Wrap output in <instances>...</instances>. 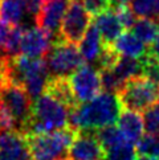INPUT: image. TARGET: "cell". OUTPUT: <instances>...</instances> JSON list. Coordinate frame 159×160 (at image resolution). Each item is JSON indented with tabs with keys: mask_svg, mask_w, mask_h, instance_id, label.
<instances>
[{
	"mask_svg": "<svg viewBox=\"0 0 159 160\" xmlns=\"http://www.w3.org/2000/svg\"><path fill=\"white\" fill-rule=\"evenodd\" d=\"M117 97L122 108L135 112L145 111L159 102V88L145 77H138L125 83Z\"/></svg>",
	"mask_w": 159,
	"mask_h": 160,
	"instance_id": "6",
	"label": "cell"
},
{
	"mask_svg": "<svg viewBox=\"0 0 159 160\" xmlns=\"http://www.w3.org/2000/svg\"><path fill=\"white\" fill-rule=\"evenodd\" d=\"M69 5V0H44L38 15L36 16V25L54 40L59 38V32L62 19Z\"/></svg>",
	"mask_w": 159,
	"mask_h": 160,
	"instance_id": "9",
	"label": "cell"
},
{
	"mask_svg": "<svg viewBox=\"0 0 159 160\" xmlns=\"http://www.w3.org/2000/svg\"><path fill=\"white\" fill-rule=\"evenodd\" d=\"M142 121L147 135H159V102L146 108Z\"/></svg>",
	"mask_w": 159,
	"mask_h": 160,
	"instance_id": "23",
	"label": "cell"
},
{
	"mask_svg": "<svg viewBox=\"0 0 159 160\" xmlns=\"http://www.w3.org/2000/svg\"><path fill=\"white\" fill-rule=\"evenodd\" d=\"M135 160H159V159H156V158H154V156H145V155H139V156H137V159Z\"/></svg>",
	"mask_w": 159,
	"mask_h": 160,
	"instance_id": "32",
	"label": "cell"
},
{
	"mask_svg": "<svg viewBox=\"0 0 159 160\" xmlns=\"http://www.w3.org/2000/svg\"><path fill=\"white\" fill-rule=\"evenodd\" d=\"M69 107L45 91L32 102L31 119L24 135L50 134L69 127Z\"/></svg>",
	"mask_w": 159,
	"mask_h": 160,
	"instance_id": "2",
	"label": "cell"
},
{
	"mask_svg": "<svg viewBox=\"0 0 159 160\" xmlns=\"http://www.w3.org/2000/svg\"><path fill=\"white\" fill-rule=\"evenodd\" d=\"M117 123H118V130L122 132L125 139L133 143L134 146H137L138 142L143 138L145 127H143V121H142V115L139 112L122 108Z\"/></svg>",
	"mask_w": 159,
	"mask_h": 160,
	"instance_id": "14",
	"label": "cell"
},
{
	"mask_svg": "<svg viewBox=\"0 0 159 160\" xmlns=\"http://www.w3.org/2000/svg\"><path fill=\"white\" fill-rule=\"evenodd\" d=\"M93 24L98 29L101 40L105 47H111L123 32L121 21L113 9H107L98 16H95Z\"/></svg>",
	"mask_w": 159,
	"mask_h": 160,
	"instance_id": "13",
	"label": "cell"
},
{
	"mask_svg": "<svg viewBox=\"0 0 159 160\" xmlns=\"http://www.w3.org/2000/svg\"><path fill=\"white\" fill-rule=\"evenodd\" d=\"M104 160H135L137 148L133 143L125 139L123 142L104 150Z\"/></svg>",
	"mask_w": 159,
	"mask_h": 160,
	"instance_id": "20",
	"label": "cell"
},
{
	"mask_svg": "<svg viewBox=\"0 0 159 160\" xmlns=\"http://www.w3.org/2000/svg\"><path fill=\"white\" fill-rule=\"evenodd\" d=\"M149 56L159 61V32H158L155 40H154V41H152V44H151V48H150V50H149Z\"/></svg>",
	"mask_w": 159,
	"mask_h": 160,
	"instance_id": "30",
	"label": "cell"
},
{
	"mask_svg": "<svg viewBox=\"0 0 159 160\" xmlns=\"http://www.w3.org/2000/svg\"><path fill=\"white\" fill-rule=\"evenodd\" d=\"M122 106L117 94L100 93L94 99L69 111V127L74 131H98L118 121Z\"/></svg>",
	"mask_w": 159,
	"mask_h": 160,
	"instance_id": "1",
	"label": "cell"
},
{
	"mask_svg": "<svg viewBox=\"0 0 159 160\" xmlns=\"http://www.w3.org/2000/svg\"><path fill=\"white\" fill-rule=\"evenodd\" d=\"M113 11H114L115 15L118 16V19H119V21H121L123 29H125V28H126V29H127V28L131 29V27L134 25V22L137 21V20H135L134 13L131 12V9H130L129 7H119L117 9H113Z\"/></svg>",
	"mask_w": 159,
	"mask_h": 160,
	"instance_id": "27",
	"label": "cell"
},
{
	"mask_svg": "<svg viewBox=\"0 0 159 160\" xmlns=\"http://www.w3.org/2000/svg\"><path fill=\"white\" fill-rule=\"evenodd\" d=\"M110 69L117 76L119 81L125 85L126 82L131 81L134 78L142 77V69H143V66H142V60L118 56L115 64Z\"/></svg>",
	"mask_w": 159,
	"mask_h": 160,
	"instance_id": "17",
	"label": "cell"
},
{
	"mask_svg": "<svg viewBox=\"0 0 159 160\" xmlns=\"http://www.w3.org/2000/svg\"><path fill=\"white\" fill-rule=\"evenodd\" d=\"M92 16L85 9L81 0H69V5L62 19L59 38L62 41L77 45L89 29Z\"/></svg>",
	"mask_w": 159,
	"mask_h": 160,
	"instance_id": "7",
	"label": "cell"
},
{
	"mask_svg": "<svg viewBox=\"0 0 159 160\" xmlns=\"http://www.w3.org/2000/svg\"><path fill=\"white\" fill-rule=\"evenodd\" d=\"M12 28L13 27H8V25H5L4 22L0 21V56H2L3 49L5 47V44H7V40L9 37V33L12 31Z\"/></svg>",
	"mask_w": 159,
	"mask_h": 160,
	"instance_id": "29",
	"label": "cell"
},
{
	"mask_svg": "<svg viewBox=\"0 0 159 160\" xmlns=\"http://www.w3.org/2000/svg\"><path fill=\"white\" fill-rule=\"evenodd\" d=\"M68 81L78 105L94 99L102 89L98 69L88 64L82 65L78 70H76L68 78Z\"/></svg>",
	"mask_w": 159,
	"mask_h": 160,
	"instance_id": "8",
	"label": "cell"
},
{
	"mask_svg": "<svg viewBox=\"0 0 159 160\" xmlns=\"http://www.w3.org/2000/svg\"><path fill=\"white\" fill-rule=\"evenodd\" d=\"M0 107L13 119L16 131L24 135L32 112V99L25 89L11 81L0 86Z\"/></svg>",
	"mask_w": 159,
	"mask_h": 160,
	"instance_id": "4",
	"label": "cell"
},
{
	"mask_svg": "<svg viewBox=\"0 0 159 160\" xmlns=\"http://www.w3.org/2000/svg\"><path fill=\"white\" fill-rule=\"evenodd\" d=\"M25 9L21 0H0V21L8 27H19Z\"/></svg>",
	"mask_w": 159,
	"mask_h": 160,
	"instance_id": "18",
	"label": "cell"
},
{
	"mask_svg": "<svg viewBox=\"0 0 159 160\" xmlns=\"http://www.w3.org/2000/svg\"><path fill=\"white\" fill-rule=\"evenodd\" d=\"M49 78H68L84 64L76 45L54 40L44 57Z\"/></svg>",
	"mask_w": 159,
	"mask_h": 160,
	"instance_id": "5",
	"label": "cell"
},
{
	"mask_svg": "<svg viewBox=\"0 0 159 160\" xmlns=\"http://www.w3.org/2000/svg\"><path fill=\"white\" fill-rule=\"evenodd\" d=\"M131 0H110V9H117L119 7H127Z\"/></svg>",
	"mask_w": 159,
	"mask_h": 160,
	"instance_id": "31",
	"label": "cell"
},
{
	"mask_svg": "<svg viewBox=\"0 0 159 160\" xmlns=\"http://www.w3.org/2000/svg\"><path fill=\"white\" fill-rule=\"evenodd\" d=\"M111 49L118 56L129 57V58H135V60H143L149 54L147 47L143 42H141L131 32L122 33L114 41V44L111 45Z\"/></svg>",
	"mask_w": 159,
	"mask_h": 160,
	"instance_id": "16",
	"label": "cell"
},
{
	"mask_svg": "<svg viewBox=\"0 0 159 160\" xmlns=\"http://www.w3.org/2000/svg\"><path fill=\"white\" fill-rule=\"evenodd\" d=\"M0 160H33L25 136L16 131L0 134Z\"/></svg>",
	"mask_w": 159,
	"mask_h": 160,
	"instance_id": "12",
	"label": "cell"
},
{
	"mask_svg": "<svg viewBox=\"0 0 159 160\" xmlns=\"http://www.w3.org/2000/svg\"><path fill=\"white\" fill-rule=\"evenodd\" d=\"M77 131L70 127L50 134L24 135L33 160H62L68 158V150Z\"/></svg>",
	"mask_w": 159,
	"mask_h": 160,
	"instance_id": "3",
	"label": "cell"
},
{
	"mask_svg": "<svg viewBox=\"0 0 159 160\" xmlns=\"http://www.w3.org/2000/svg\"><path fill=\"white\" fill-rule=\"evenodd\" d=\"M95 135H97L98 142L101 143L102 150L110 148L125 140V136L115 126H107V127L101 128L98 131H95Z\"/></svg>",
	"mask_w": 159,
	"mask_h": 160,
	"instance_id": "22",
	"label": "cell"
},
{
	"mask_svg": "<svg viewBox=\"0 0 159 160\" xmlns=\"http://www.w3.org/2000/svg\"><path fill=\"white\" fill-rule=\"evenodd\" d=\"M52 42L53 38L37 27L25 29L21 37L20 54L29 58H44Z\"/></svg>",
	"mask_w": 159,
	"mask_h": 160,
	"instance_id": "11",
	"label": "cell"
},
{
	"mask_svg": "<svg viewBox=\"0 0 159 160\" xmlns=\"http://www.w3.org/2000/svg\"><path fill=\"white\" fill-rule=\"evenodd\" d=\"M130 9L134 16L159 22V0H131Z\"/></svg>",
	"mask_w": 159,
	"mask_h": 160,
	"instance_id": "21",
	"label": "cell"
},
{
	"mask_svg": "<svg viewBox=\"0 0 159 160\" xmlns=\"http://www.w3.org/2000/svg\"><path fill=\"white\" fill-rule=\"evenodd\" d=\"M142 66H143L142 77L149 79L150 82H152L159 88V61L147 54L146 58L142 60Z\"/></svg>",
	"mask_w": 159,
	"mask_h": 160,
	"instance_id": "25",
	"label": "cell"
},
{
	"mask_svg": "<svg viewBox=\"0 0 159 160\" xmlns=\"http://www.w3.org/2000/svg\"><path fill=\"white\" fill-rule=\"evenodd\" d=\"M104 49L105 45L101 40L98 29L95 28L94 24H90L89 29L86 31L81 42H80L78 52L81 54L82 61H86L88 65H92L94 62L98 64L101 56L104 53Z\"/></svg>",
	"mask_w": 159,
	"mask_h": 160,
	"instance_id": "15",
	"label": "cell"
},
{
	"mask_svg": "<svg viewBox=\"0 0 159 160\" xmlns=\"http://www.w3.org/2000/svg\"><path fill=\"white\" fill-rule=\"evenodd\" d=\"M137 153L159 159V135H146L137 144Z\"/></svg>",
	"mask_w": 159,
	"mask_h": 160,
	"instance_id": "24",
	"label": "cell"
},
{
	"mask_svg": "<svg viewBox=\"0 0 159 160\" xmlns=\"http://www.w3.org/2000/svg\"><path fill=\"white\" fill-rule=\"evenodd\" d=\"M2 58H3V57H0V86H2V83H3V72H2Z\"/></svg>",
	"mask_w": 159,
	"mask_h": 160,
	"instance_id": "33",
	"label": "cell"
},
{
	"mask_svg": "<svg viewBox=\"0 0 159 160\" xmlns=\"http://www.w3.org/2000/svg\"><path fill=\"white\" fill-rule=\"evenodd\" d=\"M21 3H23V7H24L25 12L32 15L36 19V16L38 15L40 9H41L44 0H21Z\"/></svg>",
	"mask_w": 159,
	"mask_h": 160,
	"instance_id": "28",
	"label": "cell"
},
{
	"mask_svg": "<svg viewBox=\"0 0 159 160\" xmlns=\"http://www.w3.org/2000/svg\"><path fill=\"white\" fill-rule=\"evenodd\" d=\"M62 160H69V159H68V158H65V159H62Z\"/></svg>",
	"mask_w": 159,
	"mask_h": 160,
	"instance_id": "34",
	"label": "cell"
},
{
	"mask_svg": "<svg viewBox=\"0 0 159 160\" xmlns=\"http://www.w3.org/2000/svg\"><path fill=\"white\" fill-rule=\"evenodd\" d=\"M159 32V22L150 19H139L131 27V33L145 45H150Z\"/></svg>",
	"mask_w": 159,
	"mask_h": 160,
	"instance_id": "19",
	"label": "cell"
},
{
	"mask_svg": "<svg viewBox=\"0 0 159 160\" xmlns=\"http://www.w3.org/2000/svg\"><path fill=\"white\" fill-rule=\"evenodd\" d=\"M85 9L90 16H98L100 13L110 9V0H81Z\"/></svg>",
	"mask_w": 159,
	"mask_h": 160,
	"instance_id": "26",
	"label": "cell"
},
{
	"mask_svg": "<svg viewBox=\"0 0 159 160\" xmlns=\"http://www.w3.org/2000/svg\"><path fill=\"white\" fill-rule=\"evenodd\" d=\"M104 150L95 131H78L68 150L69 160H101Z\"/></svg>",
	"mask_w": 159,
	"mask_h": 160,
	"instance_id": "10",
	"label": "cell"
}]
</instances>
